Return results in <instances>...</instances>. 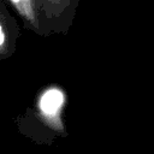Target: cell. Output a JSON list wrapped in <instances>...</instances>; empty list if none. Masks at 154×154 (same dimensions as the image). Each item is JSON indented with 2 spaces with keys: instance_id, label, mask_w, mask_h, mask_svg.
I'll return each mask as SVG.
<instances>
[{
  "instance_id": "cell-1",
  "label": "cell",
  "mask_w": 154,
  "mask_h": 154,
  "mask_svg": "<svg viewBox=\"0 0 154 154\" xmlns=\"http://www.w3.org/2000/svg\"><path fill=\"white\" fill-rule=\"evenodd\" d=\"M67 105L66 91L57 84L45 88L37 99V109L40 118L52 131L53 136H67L64 122V109Z\"/></svg>"
},
{
  "instance_id": "cell-2",
  "label": "cell",
  "mask_w": 154,
  "mask_h": 154,
  "mask_svg": "<svg viewBox=\"0 0 154 154\" xmlns=\"http://www.w3.org/2000/svg\"><path fill=\"white\" fill-rule=\"evenodd\" d=\"M49 34H66L77 13L79 0H36Z\"/></svg>"
},
{
  "instance_id": "cell-3",
  "label": "cell",
  "mask_w": 154,
  "mask_h": 154,
  "mask_svg": "<svg viewBox=\"0 0 154 154\" xmlns=\"http://www.w3.org/2000/svg\"><path fill=\"white\" fill-rule=\"evenodd\" d=\"M23 18L26 26L40 35H49V31L41 17L36 0H8Z\"/></svg>"
},
{
  "instance_id": "cell-4",
  "label": "cell",
  "mask_w": 154,
  "mask_h": 154,
  "mask_svg": "<svg viewBox=\"0 0 154 154\" xmlns=\"http://www.w3.org/2000/svg\"><path fill=\"white\" fill-rule=\"evenodd\" d=\"M6 31H5V28L2 25V23L0 22V48H2L6 43Z\"/></svg>"
}]
</instances>
